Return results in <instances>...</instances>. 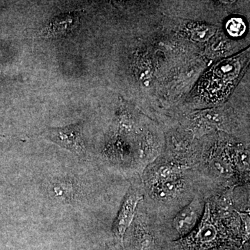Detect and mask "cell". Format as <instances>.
Here are the masks:
<instances>
[{
  "mask_svg": "<svg viewBox=\"0 0 250 250\" xmlns=\"http://www.w3.org/2000/svg\"><path fill=\"white\" fill-rule=\"evenodd\" d=\"M238 215L241 217L242 222H243V228L244 230L245 235L246 237L249 238L250 236V215L249 213H241L237 211Z\"/></svg>",
  "mask_w": 250,
  "mask_h": 250,
  "instance_id": "10",
  "label": "cell"
},
{
  "mask_svg": "<svg viewBox=\"0 0 250 250\" xmlns=\"http://www.w3.org/2000/svg\"><path fill=\"white\" fill-rule=\"evenodd\" d=\"M80 23V18L76 14L64 15L51 21L42 29V34L45 37L60 36L74 30Z\"/></svg>",
  "mask_w": 250,
  "mask_h": 250,
  "instance_id": "5",
  "label": "cell"
},
{
  "mask_svg": "<svg viewBox=\"0 0 250 250\" xmlns=\"http://www.w3.org/2000/svg\"><path fill=\"white\" fill-rule=\"evenodd\" d=\"M181 182L182 181L179 179V177H177L158 184L156 185L158 195L161 198H167L175 195L176 192H178L182 187V183Z\"/></svg>",
  "mask_w": 250,
  "mask_h": 250,
  "instance_id": "6",
  "label": "cell"
},
{
  "mask_svg": "<svg viewBox=\"0 0 250 250\" xmlns=\"http://www.w3.org/2000/svg\"><path fill=\"white\" fill-rule=\"evenodd\" d=\"M141 200L142 196L139 192L135 191L128 192L125 197L116 221L113 224V231L121 239L122 243L126 229L134 220L136 208Z\"/></svg>",
  "mask_w": 250,
  "mask_h": 250,
  "instance_id": "3",
  "label": "cell"
},
{
  "mask_svg": "<svg viewBox=\"0 0 250 250\" xmlns=\"http://www.w3.org/2000/svg\"><path fill=\"white\" fill-rule=\"evenodd\" d=\"M226 29L229 35L239 37L244 34L246 26L241 18H231L226 24Z\"/></svg>",
  "mask_w": 250,
  "mask_h": 250,
  "instance_id": "8",
  "label": "cell"
},
{
  "mask_svg": "<svg viewBox=\"0 0 250 250\" xmlns=\"http://www.w3.org/2000/svg\"><path fill=\"white\" fill-rule=\"evenodd\" d=\"M192 32H193L192 36L196 40L205 41L213 34V30L209 27H204L203 26V27H197V29H194Z\"/></svg>",
  "mask_w": 250,
  "mask_h": 250,
  "instance_id": "9",
  "label": "cell"
},
{
  "mask_svg": "<svg viewBox=\"0 0 250 250\" xmlns=\"http://www.w3.org/2000/svg\"><path fill=\"white\" fill-rule=\"evenodd\" d=\"M219 250H238L235 247L231 246H225L221 247Z\"/></svg>",
  "mask_w": 250,
  "mask_h": 250,
  "instance_id": "12",
  "label": "cell"
},
{
  "mask_svg": "<svg viewBox=\"0 0 250 250\" xmlns=\"http://www.w3.org/2000/svg\"><path fill=\"white\" fill-rule=\"evenodd\" d=\"M242 67L241 60L237 58L229 59L218 63L206 75L205 90L211 100H219L226 96L236 80Z\"/></svg>",
  "mask_w": 250,
  "mask_h": 250,
  "instance_id": "1",
  "label": "cell"
},
{
  "mask_svg": "<svg viewBox=\"0 0 250 250\" xmlns=\"http://www.w3.org/2000/svg\"><path fill=\"white\" fill-rule=\"evenodd\" d=\"M182 171L181 167H176V166H162L154 173L152 182L156 185H158L169 179L177 178L179 177L177 175H179Z\"/></svg>",
  "mask_w": 250,
  "mask_h": 250,
  "instance_id": "7",
  "label": "cell"
},
{
  "mask_svg": "<svg viewBox=\"0 0 250 250\" xmlns=\"http://www.w3.org/2000/svg\"><path fill=\"white\" fill-rule=\"evenodd\" d=\"M141 250H156L155 246L152 238L146 237L141 243Z\"/></svg>",
  "mask_w": 250,
  "mask_h": 250,
  "instance_id": "11",
  "label": "cell"
},
{
  "mask_svg": "<svg viewBox=\"0 0 250 250\" xmlns=\"http://www.w3.org/2000/svg\"><path fill=\"white\" fill-rule=\"evenodd\" d=\"M201 203L199 200L193 201L176 215L173 227L181 236L187 234L195 228L201 213Z\"/></svg>",
  "mask_w": 250,
  "mask_h": 250,
  "instance_id": "4",
  "label": "cell"
},
{
  "mask_svg": "<svg viewBox=\"0 0 250 250\" xmlns=\"http://www.w3.org/2000/svg\"><path fill=\"white\" fill-rule=\"evenodd\" d=\"M42 136L79 156H84L85 147L82 137V125H70L62 128H48Z\"/></svg>",
  "mask_w": 250,
  "mask_h": 250,
  "instance_id": "2",
  "label": "cell"
}]
</instances>
